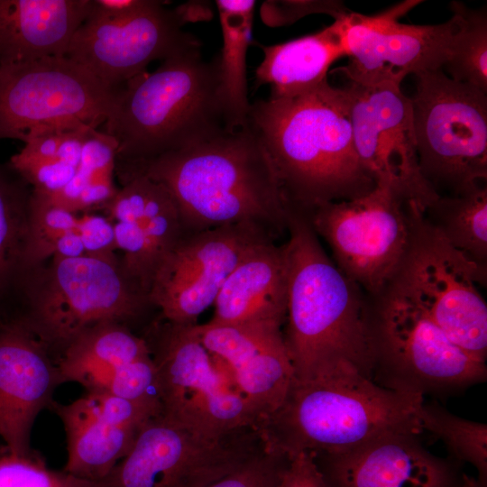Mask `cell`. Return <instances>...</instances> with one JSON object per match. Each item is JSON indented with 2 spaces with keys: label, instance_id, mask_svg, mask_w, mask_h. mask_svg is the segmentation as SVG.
Wrapping results in <instances>:
<instances>
[{
  "label": "cell",
  "instance_id": "obj_1",
  "mask_svg": "<svg viewBox=\"0 0 487 487\" xmlns=\"http://www.w3.org/2000/svg\"><path fill=\"white\" fill-rule=\"evenodd\" d=\"M248 125L295 210L306 214L319 204L354 199L376 185L355 150L347 93L327 79L294 95L256 101Z\"/></svg>",
  "mask_w": 487,
  "mask_h": 487
},
{
  "label": "cell",
  "instance_id": "obj_2",
  "mask_svg": "<svg viewBox=\"0 0 487 487\" xmlns=\"http://www.w3.org/2000/svg\"><path fill=\"white\" fill-rule=\"evenodd\" d=\"M138 174L168 189L186 234L252 224L271 235L287 227L292 209L269 153L249 125L161 155L120 178Z\"/></svg>",
  "mask_w": 487,
  "mask_h": 487
},
{
  "label": "cell",
  "instance_id": "obj_3",
  "mask_svg": "<svg viewBox=\"0 0 487 487\" xmlns=\"http://www.w3.org/2000/svg\"><path fill=\"white\" fill-rule=\"evenodd\" d=\"M424 396L386 388L347 361L294 380L284 401L259 429L264 449L314 457L347 451L381 436L422 432Z\"/></svg>",
  "mask_w": 487,
  "mask_h": 487
},
{
  "label": "cell",
  "instance_id": "obj_4",
  "mask_svg": "<svg viewBox=\"0 0 487 487\" xmlns=\"http://www.w3.org/2000/svg\"><path fill=\"white\" fill-rule=\"evenodd\" d=\"M287 228L283 337L295 379H308L342 360L372 379V317L360 288L332 263L304 214L292 209Z\"/></svg>",
  "mask_w": 487,
  "mask_h": 487
},
{
  "label": "cell",
  "instance_id": "obj_5",
  "mask_svg": "<svg viewBox=\"0 0 487 487\" xmlns=\"http://www.w3.org/2000/svg\"><path fill=\"white\" fill-rule=\"evenodd\" d=\"M104 126L117 142L119 176L227 131L216 59L204 60L200 44L175 52L122 86Z\"/></svg>",
  "mask_w": 487,
  "mask_h": 487
},
{
  "label": "cell",
  "instance_id": "obj_6",
  "mask_svg": "<svg viewBox=\"0 0 487 487\" xmlns=\"http://www.w3.org/2000/svg\"><path fill=\"white\" fill-rule=\"evenodd\" d=\"M18 296L24 309L15 318L48 348L56 345L63 351L97 324L134 317L148 301L116 259L87 254L53 257L41 277L24 272Z\"/></svg>",
  "mask_w": 487,
  "mask_h": 487
},
{
  "label": "cell",
  "instance_id": "obj_7",
  "mask_svg": "<svg viewBox=\"0 0 487 487\" xmlns=\"http://www.w3.org/2000/svg\"><path fill=\"white\" fill-rule=\"evenodd\" d=\"M410 97L418 166L437 193L457 195L487 179V92L444 69L419 72ZM438 194V193H437Z\"/></svg>",
  "mask_w": 487,
  "mask_h": 487
},
{
  "label": "cell",
  "instance_id": "obj_8",
  "mask_svg": "<svg viewBox=\"0 0 487 487\" xmlns=\"http://www.w3.org/2000/svg\"><path fill=\"white\" fill-rule=\"evenodd\" d=\"M411 240L391 289L418 307L458 347L485 363V270L455 250L410 203Z\"/></svg>",
  "mask_w": 487,
  "mask_h": 487
},
{
  "label": "cell",
  "instance_id": "obj_9",
  "mask_svg": "<svg viewBox=\"0 0 487 487\" xmlns=\"http://www.w3.org/2000/svg\"><path fill=\"white\" fill-rule=\"evenodd\" d=\"M150 347L158 373L161 415L206 436L259 431L262 418L194 325L167 322Z\"/></svg>",
  "mask_w": 487,
  "mask_h": 487
},
{
  "label": "cell",
  "instance_id": "obj_10",
  "mask_svg": "<svg viewBox=\"0 0 487 487\" xmlns=\"http://www.w3.org/2000/svg\"><path fill=\"white\" fill-rule=\"evenodd\" d=\"M306 214L332 249L338 269L360 289L383 294L411 240L409 202L397 187L378 181L366 195L319 204Z\"/></svg>",
  "mask_w": 487,
  "mask_h": 487
},
{
  "label": "cell",
  "instance_id": "obj_11",
  "mask_svg": "<svg viewBox=\"0 0 487 487\" xmlns=\"http://www.w3.org/2000/svg\"><path fill=\"white\" fill-rule=\"evenodd\" d=\"M384 293L372 317L374 381L424 396L485 381V363L458 347L410 300L391 289Z\"/></svg>",
  "mask_w": 487,
  "mask_h": 487
},
{
  "label": "cell",
  "instance_id": "obj_12",
  "mask_svg": "<svg viewBox=\"0 0 487 487\" xmlns=\"http://www.w3.org/2000/svg\"><path fill=\"white\" fill-rule=\"evenodd\" d=\"M119 90L65 56L0 65V140L24 142L45 129H97Z\"/></svg>",
  "mask_w": 487,
  "mask_h": 487
},
{
  "label": "cell",
  "instance_id": "obj_13",
  "mask_svg": "<svg viewBox=\"0 0 487 487\" xmlns=\"http://www.w3.org/2000/svg\"><path fill=\"white\" fill-rule=\"evenodd\" d=\"M263 448L255 429L213 438L161 414L140 429L128 454L84 487H204Z\"/></svg>",
  "mask_w": 487,
  "mask_h": 487
},
{
  "label": "cell",
  "instance_id": "obj_14",
  "mask_svg": "<svg viewBox=\"0 0 487 487\" xmlns=\"http://www.w3.org/2000/svg\"><path fill=\"white\" fill-rule=\"evenodd\" d=\"M210 10L200 2L168 8L152 0L128 18L102 22L87 19L72 37L65 57L78 64L106 86L119 89L146 72L155 60H163L185 48L200 44L183 31L189 22L207 19Z\"/></svg>",
  "mask_w": 487,
  "mask_h": 487
},
{
  "label": "cell",
  "instance_id": "obj_15",
  "mask_svg": "<svg viewBox=\"0 0 487 487\" xmlns=\"http://www.w3.org/2000/svg\"><path fill=\"white\" fill-rule=\"evenodd\" d=\"M421 1L408 0L374 15L350 11L341 17L347 65L337 69L349 82L400 86L409 74L442 69L458 30V17L416 25L399 19Z\"/></svg>",
  "mask_w": 487,
  "mask_h": 487
},
{
  "label": "cell",
  "instance_id": "obj_16",
  "mask_svg": "<svg viewBox=\"0 0 487 487\" xmlns=\"http://www.w3.org/2000/svg\"><path fill=\"white\" fill-rule=\"evenodd\" d=\"M268 238V232L252 224L186 234L158 264L148 301L161 309L167 322L197 324L236 265Z\"/></svg>",
  "mask_w": 487,
  "mask_h": 487
},
{
  "label": "cell",
  "instance_id": "obj_17",
  "mask_svg": "<svg viewBox=\"0 0 487 487\" xmlns=\"http://www.w3.org/2000/svg\"><path fill=\"white\" fill-rule=\"evenodd\" d=\"M349 100L354 142L360 161L375 183H393L421 213L439 195L423 178L418 161L410 97L400 86L344 87Z\"/></svg>",
  "mask_w": 487,
  "mask_h": 487
},
{
  "label": "cell",
  "instance_id": "obj_18",
  "mask_svg": "<svg viewBox=\"0 0 487 487\" xmlns=\"http://www.w3.org/2000/svg\"><path fill=\"white\" fill-rule=\"evenodd\" d=\"M61 382L47 345L20 319L0 323V439L6 452L32 455L31 431Z\"/></svg>",
  "mask_w": 487,
  "mask_h": 487
},
{
  "label": "cell",
  "instance_id": "obj_19",
  "mask_svg": "<svg viewBox=\"0 0 487 487\" xmlns=\"http://www.w3.org/2000/svg\"><path fill=\"white\" fill-rule=\"evenodd\" d=\"M194 330L264 422L282 404L295 380L281 327L207 322L195 324Z\"/></svg>",
  "mask_w": 487,
  "mask_h": 487
},
{
  "label": "cell",
  "instance_id": "obj_20",
  "mask_svg": "<svg viewBox=\"0 0 487 487\" xmlns=\"http://www.w3.org/2000/svg\"><path fill=\"white\" fill-rule=\"evenodd\" d=\"M412 432L390 433L341 453L319 455L333 487H455L449 464Z\"/></svg>",
  "mask_w": 487,
  "mask_h": 487
},
{
  "label": "cell",
  "instance_id": "obj_21",
  "mask_svg": "<svg viewBox=\"0 0 487 487\" xmlns=\"http://www.w3.org/2000/svg\"><path fill=\"white\" fill-rule=\"evenodd\" d=\"M288 259L285 244L271 238L254 245L222 286L213 317L217 325H270L281 327L286 319Z\"/></svg>",
  "mask_w": 487,
  "mask_h": 487
},
{
  "label": "cell",
  "instance_id": "obj_22",
  "mask_svg": "<svg viewBox=\"0 0 487 487\" xmlns=\"http://www.w3.org/2000/svg\"><path fill=\"white\" fill-rule=\"evenodd\" d=\"M92 0H0V65L63 57Z\"/></svg>",
  "mask_w": 487,
  "mask_h": 487
},
{
  "label": "cell",
  "instance_id": "obj_23",
  "mask_svg": "<svg viewBox=\"0 0 487 487\" xmlns=\"http://www.w3.org/2000/svg\"><path fill=\"white\" fill-rule=\"evenodd\" d=\"M257 45L263 59L255 70V84L271 86L270 96L294 95L321 84L330 66L346 56L341 17L313 34Z\"/></svg>",
  "mask_w": 487,
  "mask_h": 487
},
{
  "label": "cell",
  "instance_id": "obj_24",
  "mask_svg": "<svg viewBox=\"0 0 487 487\" xmlns=\"http://www.w3.org/2000/svg\"><path fill=\"white\" fill-rule=\"evenodd\" d=\"M67 434L64 472L78 479L106 476L130 451L143 427L122 426L93 409L81 397L55 407Z\"/></svg>",
  "mask_w": 487,
  "mask_h": 487
},
{
  "label": "cell",
  "instance_id": "obj_25",
  "mask_svg": "<svg viewBox=\"0 0 487 487\" xmlns=\"http://www.w3.org/2000/svg\"><path fill=\"white\" fill-rule=\"evenodd\" d=\"M223 44L216 57L218 96L227 131L248 125L246 53L252 41L255 1L216 0Z\"/></svg>",
  "mask_w": 487,
  "mask_h": 487
},
{
  "label": "cell",
  "instance_id": "obj_26",
  "mask_svg": "<svg viewBox=\"0 0 487 487\" xmlns=\"http://www.w3.org/2000/svg\"><path fill=\"white\" fill-rule=\"evenodd\" d=\"M9 165L0 164V322L11 318L9 304L18 298L29 235L32 192Z\"/></svg>",
  "mask_w": 487,
  "mask_h": 487
},
{
  "label": "cell",
  "instance_id": "obj_27",
  "mask_svg": "<svg viewBox=\"0 0 487 487\" xmlns=\"http://www.w3.org/2000/svg\"><path fill=\"white\" fill-rule=\"evenodd\" d=\"M423 214L446 241L468 260L483 267L487 258V188L475 185L457 195L441 197Z\"/></svg>",
  "mask_w": 487,
  "mask_h": 487
},
{
  "label": "cell",
  "instance_id": "obj_28",
  "mask_svg": "<svg viewBox=\"0 0 487 487\" xmlns=\"http://www.w3.org/2000/svg\"><path fill=\"white\" fill-rule=\"evenodd\" d=\"M151 354L146 340L121 323L104 322L81 333L63 351L58 365L61 382L77 381L101 367L132 362Z\"/></svg>",
  "mask_w": 487,
  "mask_h": 487
},
{
  "label": "cell",
  "instance_id": "obj_29",
  "mask_svg": "<svg viewBox=\"0 0 487 487\" xmlns=\"http://www.w3.org/2000/svg\"><path fill=\"white\" fill-rule=\"evenodd\" d=\"M459 25L451 53L445 63L448 77L487 92V13L462 2L450 4Z\"/></svg>",
  "mask_w": 487,
  "mask_h": 487
},
{
  "label": "cell",
  "instance_id": "obj_30",
  "mask_svg": "<svg viewBox=\"0 0 487 487\" xmlns=\"http://www.w3.org/2000/svg\"><path fill=\"white\" fill-rule=\"evenodd\" d=\"M418 418L421 430L441 439L448 451L460 461L471 464L478 481L486 486L487 426L457 417L437 404L420 405Z\"/></svg>",
  "mask_w": 487,
  "mask_h": 487
},
{
  "label": "cell",
  "instance_id": "obj_31",
  "mask_svg": "<svg viewBox=\"0 0 487 487\" xmlns=\"http://www.w3.org/2000/svg\"><path fill=\"white\" fill-rule=\"evenodd\" d=\"M76 382L87 391L161 405L158 373L152 354L129 363L91 370Z\"/></svg>",
  "mask_w": 487,
  "mask_h": 487
},
{
  "label": "cell",
  "instance_id": "obj_32",
  "mask_svg": "<svg viewBox=\"0 0 487 487\" xmlns=\"http://www.w3.org/2000/svg\"><path fill=\"white\" fill-rule=\"evenodd\" d=\"M142 226L154 274L161 259L186 232L179 208L168 189L149 178Z\"/></svg>",
  "mask_w": 487,
  "mask_h": 487
},
{
  "label": "cell",
  "instance_id": "obj_33",
  "mask_svg": "<svg viewBox=\"0 0 487 487\" xmlns=\"http://www.w3.org/2000/svg\"><path fill=\"white\" fill-rule=\"evenodd\" d=\"M117 142L104 131L91 129L85 140L79 163L70 181L57 194L47 197L52 203L75 212L81 191L89 183L113 177L115 170Z\"/></svg>",
  "mask_w": 487,
  "mask_h": 487
},
{
  "label": "cell",
  "instance_id": "obj_34",
  "mask_svg": "<svg viewBox=\"0 0 487 487\" xmlns=\"http://www.w3.org/2000/svg\"><path fill=\"white\" fill-rule=\"evenodd\" d=\"M0 487H83V480L49 469L34 455H0Z\"/></svg>",
  "mask_w": 487,
  "mask_h": 487
},
{
  "label": "cell",
  "instance_id": "obj_35",
  "mask_svg": "<svg viewBox=\"0 0 487 487\" xmlns=\"http://www.w3.org/2000/svg\"><path fill=\"white\" fill-rule=\"evenodd\" d=\"M284 456L261 449L229 473L204 487H272Z\"/></svg>",
  "mask_w": 487,
  "mask_h": 487
},
{
  "label": "cell",
  "instance_id": "obj_36",
  "mask_svg": "<svg viewBox=\"0 0 487 487\" xmlns=\"http://www.w3.org/2000/svg\"><path fill=\"white\" fill-rule=\"evenodd\" d=\"M8 165L33 192L51 197L60 192L73 178L76 168L59 160L20 161L11 157Z\"/></svg>",
  "mask_w": 487,
  "mask_h": 487
},
{
  "label": "cell",
  "instance_id": "obj_37",
  "mask_svg": "<svg viewBox=\"0 0 487 487\" xmlns=\"http://www.w3.org/2000/svg\"><path fill=\"white\" fill-rule=\"evenodd\" d=\"M350 12L341 1H267L261 8L264 23L270 26L290 24L312 14H326L335 20Z\"/></svg>",
  "mask_w": 487,
  "mask_h": 487
},
{
  "label": "cell",
  "instance_id": "obj_38",
  "mask_svg": "<svg viewBox=\"0 0 487 487\" xmlns=\"http://www.w3.org/2000/svg\"><path fill=\"white\" fill-rule=\"evenodd\" d=\"M272 487H329L314 456L299 453L284 456Z\"/></svg>",
  "mask_w": 487,
  "mask_h": 487
},
{
  "label": "cell",
  "instance_id": "obj_39",
  "mask_svg": "<svg viewBox=\"0 0 487 487\" xmlns=\"http://www.w3.org/2000/svg\"><path fill=\"white\" fill-rule=\"evenodd\" d=\"M77 233L82 240L86 254L115 259L113 254L116 249L114 224L108 217L93 214L79 216Z\"/></svg>",
  "mask_w": 487,
  "mask_h": 487
},
{
  "label": "cell",
  "instance_id": "obj_40",
  "mask_svg": "<svg viewBox=\"0 0 487 487\" xmlns=\"http://www.w3.org/2000/svg\"><path fill=\"white\" fill-rule=\"evenodd\" d=\"M151 3L152 0H92L87 19L102 22L123 20L142 11Z\"/></svg>",
  "mask_w": 487,
  "mask_h": 487
},
{
  "label": "cell",
  "instance_id": "obj_41",
  "mask_svg": "<svg viewBox=\"0 0 487 487\" xmlns=\"http://www.w3.org/2000/svg\"><path fill=\"white\" fill-rule=\"evenodd\" d=\"M118 189L113 182V177H106L89 183L81 191L75 212L89 210L99 206H106L115 196Z\"/></svg>",
  "mask_w": 487,
  "mask_h": 487
},
{
  "label": "cell",
  "instance_id": "obj_42",
  "mask_svg": "<svg viewBox=\"0 0 487 487\" xmlns=\"http://www.w3.org/2000/svg\"><path fill=\"white\" fill-rule=\"evenodd\" d=\"M84 255H86V250L82 240L77 231H72L56 238L47 248L44 259L50 256L69 259Z\"/></svg>",
  "mask_w": 487,
  "mask_h": 487
},
{
  "label": "cell",
  "instance_id": "obj_43",
  "mask_svg": "<svg viewBox=\"0 0 487 487\" xmlns=\"http://www.w3.org/2000/svg\"><path fill=\"white\" fill-rule=\"evenodd\" d=\"M455 487H486V486L482 484L478 480H475L474 478L468 477L467 475H464L462 482L459 484H456Z\"/></svg>",
  "mask_w": 487,
  "mask_h": 487
},
{
  "label": "cell",
  "instance_id": "obj_44",
  "mask_svg": "<svg viewBox=\"0 0 487 487\" xmlns=\"http://www.w3.org/2000/svg\"><path fill=\"white\" fill-rule=\"evenodd\" d=\"M6 453L5 449L4 447H0V455Z\"/></svg>",
  "mask_w": 487,
  "mask_h": 487
}]
</instances>
